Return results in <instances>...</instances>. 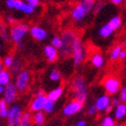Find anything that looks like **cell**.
<instances>
[{
  "instance_id": "obj_30",
  "label": "cell",
  "mask_w": 126,
  "mask_h": 126,
  "mask_svg": "<svg viewBox=\"0 0 126 126\" xmlns=\"http://www.w3.org/2000/svg\"><path fill=\"white\" fill-rule=\"evenodd\" d=\"M55 110H56V102L47 99V101L45 105V108H44V112L46 114H51L55 112Z\"/></svg>"
},
{
  "instance_id": "obj_39",
  "label": "cell",
  "mask_w": 126,
  "mask_h": 126,
  "mask_svg": "<svg viewBox=\"0 0 126 126\" xmlns=\"http://www.w3.org/2000/svg\"><path fill=\"white\" fill-rule=\"evenodd\" d=\"M126 59V49L125 48H123L122 50H121V52H120V55H119V60H125Z\"/></svg>"
},
{
  "instance_id": "obj_19",
  "label": "cell",
  "mask_w": 126,
  "mask_h": 126,
  "mask_svg": "<svg viewBox=\"0 0 126 126\" xmlns=\"http://www.w3.org/2000/svg\"><path fill=\"white\" fill-rule=\"evenodd\" d=\"M113 33H114V29L108 23L100 26V28L98 30V35L102 38H109L112 36Z\"/></svg>"
},
{
  "instance_id": "obj_28",
  "label": "cell",
  "mask_w": 126,
  "mask_h": 126,
  "mask_svg": "<svg viewBox=\"0 0 126 126\" xmlns=\"http://www.w3.org/2000/svg\"><path fill=\"white\" fill-rule=\"evenodd\" d=\"M48 78L51 82H60L62 80V73L59 69H52L50 72H49V75H48Z\"/></svg>"
},
{
  "instance_id": "obj_48",
  "label": "cell",
  "mask_w": 126,
  "mask_h": 126,
  "mask_svg": "<svg viewBox=\"0 0 126 126\" xmlns=\"http://www.w3.org/2000/svg\"><path fill=\"white\" fill-rule=\"evenodd\" d=\"M109 1H110V0H109Z\"/></svg>"
},
{
  "instance_id": "obj_44",
  "label": "cell",
  "mask_w": 126,
  "mask_h": 126,
  "mask_svg": "<svg viewBox=\"0 0 126 126\" xmlns=\"http://www.w3.org/2000/svg\"><path fill=\"white\" fill-rule=\"evenodd\" d=\"M122 47H123V48H125V49H126V36H125V38L123 39V43H122Z\"/></svg>"
},
{
  "instance_id": "obj_42",
  "label": "cell",
  "mask_w": 126,
  "mask_h": 126,
  "mask_svg": "<svg viewBox=\"0 0 126 126\" xmlns=\"http://www.w3.org/2000/svg\"><path fill=\"white\" fill-rule=\"evenodd\" d=\"M4 91H5V87L2 86V85H0V95H3Z\"/></svg>"
},
{
  "instance_id": "obj_35",
  "label": "cell",
  "mask_w": 126,
  "mask_h": 126,
  "mask_svg": "<svg viewBox=\"0 0 126 126\" xmlns=\"http://www.w3.org/2000/svg\"><path fill=\"white\" fill-rule=\"evenodd\" d=\"M24 1L28 4H30L31 6H33V7H38L40 5V0H24Z\"/></svg>"
},
{
  "instance_id": "obj_5",
  "label": "cell",
  "mask_w": 126,
  "mask_h": 126,
  "mask_svg": "<svg viewBox=\"0 0 126 126\" xmlns=\"http://www.w3.org/2000/svg\"><path fill=\"white\" fill-rule=\"evenodd\" d=\"M86 58H87V48L84 46L81 38L78 36L74 43V47H73V50H72V60L74 67L79 68L81 65H83V63L86 61Z\"/></svg>"
},
{
  "instance_id": "obj_9",
  "label": "cell",
  "mask_w": 126,
  "mask_h": 126,
  "mask_svg": "<svg viewBox=\"0 0 126 126\" xmlns=\"http://www.w3.org/2000/svg\"><path fill=\"white\" fill-rule=\"evenodd\" d=\"M47 101V96L45 94L43 90H38L34 93L33 99L30 101L29 104V110L31 112H38V111H44L45 105Z\"/></svg>"
},
{
  "instance_id": "obj_45",
  "label": "cell",
  "mask_w": 126,
  "mask_h": 126,
  "mask_svg": "<svg viewBox=\"0 0 126 126\" xmlns=\"http://www.w3.org/2000/svg\"><path fill=\"white\" fill-rule=\"evenodd\" d=\"M1 51H2V43L0 41V54H1Z\"/></svg>"
},
{
  "instance_id": "obj_32",
  "label": "cell",
  "mask_w": 126,
  "mask_h": 126,
  "mask_svg": "<svg viewBox=\"0 0 126 126\" xmlns=\"http://www.w3.org/2000/svg\"><path fill=\"white\" fill-rule=\"evenodd\" d=\"M50 45L52 47H55L56 48L60 49L62 47V38L61 35H54L50 39Z\"/></svg>"
},
{
  "instance_id": "obj_36",
  "label": "cell",
  "mask_w": 126,
  "mask_h": 126,
  "mask_svg": "<svg viewBox=\"0 0 126 126\" xmlns=\"http://www.w3.org/2000/svg\"><path fill=\"white\" fill-rule=\"evenodd\" d=\"M102 7H104V2H102V1L96 2V3H95V8H94V11H95L96 13L99 12V10H101Z\"/></svg>"
},
{
  "instance_id": "obj_22",
  "label": "cell",
  "mask_w": 126,
  "mask_h": 126,
  "mask_svg": "<svg viewBox=\"0 0 126 126\" xmlns=\"http://www.w3.org/2000/svg\"><path fill=\"white\" fill-rule=\"evenodd\" d=\"M11 73L7 69H4L1 73H0V85L2 86H7L9 83H11Z\"/></svg>"
},
{
  "instance_id": "obj_15",
  "label": "cell",
  "mask_w": 126,
  "mask_h": 126,
  "mask_svg": "<svg viewBox=\"0 0 126 126\" xmlns=\"http://www.w3.org/2000/svg\"><path fill=\"white\" fill-rule=\"evenodd\" d=\"M44 55H45L47 61L48 63H50V64H52V63L57 62V60L59 59L60 52H59V49L58 48H56L55 47H52L49 44V45H47L44 47Z\"/></svg>"
},
{
  "instance_id": "obj_16",
  "label": "cell",
  "mask_w": 126,
  "mask_h": 126,
  "mask_svg": "<svg viewBox=\"0 0 126 126\" xmlns=\"http://www.w3.org/2000/svg\"><path fill=\"white\" fill-rule=\"evenodd\" d=\"M90 63L91 65L96 68V69H101L105 65V58L102 52L100 51H93L90 56Z\"/></svg>"
},
{
  "instance_id": "obj_4",
  "label": "cell",
  "mask_w": 126,
  "mask_h": 126,
  "mask_svg": "<svg viewBox=\"0 0 126 126\" xmlns=\"http://www.w3.org/2000/svg\"><path fill=\"white\" fill-rule=\"evenodd\" d=\"M77 37H78L77 33L72 29L65 30L64 32L62 33V35H61L62 47L59 49L60 56L62 58H68V57L72 56L73 47H74V43Z\"/></svg>"
},
{
  "instance_id": "obj_38",
  "label": "cell",
  "mask_w": 126,
  "mask_h": 126,
  "mask_svg": "<svg viewBox=\"0 0 126 126\" xmlns=\"http://www.w3.org/2000/svg\"><path fill=\"white\" fill-rule=\"evenodd\" d=\"M120 103H121V100H120L119 97H115V98L112 99V106L113 107H116L117 105H119Z\"/></svg>"
},
{
  "instance_id": "obj_46",
  "label": "cell",
  "mask_w": 126,
  "mask_h": 126,
  "mask_svg": "<svg viewBox=\"0 0 126 126\" xmlns=\"http://www.w3.org/2000/svg\"><path fill=\"white\" fill-rule=\"evenodd\" d=\"M115 126H120V125H118V124H116V125H115Z\"/></svg>"
},
{
  "instance_id": "obj_31",
  "label": "cell",
  "mask_w": 126,
  "mask_h": 126,
  "mask_svg": "<svg viewBox=\"0 0 126 126\" xmlns=\"http://www.w3.org/2000/svg\"><path fill=\"white\" fill-rule=\"evenodd\" d=\"M3 65H4V68L5 69H10L13 64H14V62H15V58L12 56V55H7L3 58Z\"/></svg>"
},
{
  "instance_id": "obj_7",
  "label": "cell",
  "mask_w": 126,
  "mask_h": 126,
  "mask_svg": "<svg viewBox=\"0 0 126 126\" xmlns=\"http://www.w3.org/2000/svg\"><path fill=\"white\" fill-rule=\"evenodd\" d=\"M102 84L106 94H108L110 96H114L118 94L122 87L120 79L115 76H108L106 78H104Z\"/></svg>"
},
{
  "instance_id": "obj_3",
  "label": "cell",
  "mask_w": 126,
  "mask_h": 126,
  "mask_svg": "<svg viewBox=\"0 0 126 126\" xmlns=\"http://www.w3.org/2000/svg\"><path fill=\"white\" fill-rule=\"evenodd\" d=\"M9 33L10 40H12L18 48H22L24 47L23 39L25 38L27 33H29V27L24 22H18L9 28Z\"/></svg>"
},
{
  "instance_id": "obj_18",
  "label": "cell",
  "mask_w": 126,
  "mask_h": 126,
  "mask_svg": "<svg viewBox=\"0 0 126 126\" xmlns=\"http://www.w3.org/2000/svg\"><path fill=\"white\" fill-rule=\"evenodd\" d=\"M113 114H114V118L116 120L121 121V120L125 119L126 118V104L121 102L116 107H114Z\"/></svg>"
},
{
  "instance_id": "obj_25",
  "label": "cell",
  "mask_w": 126,
  "mask_h": 126,
  "mask_svg": "<svg viewBox=\"0 0 126 126\" xmlns=\"http://www.w3.org/2000/svg\"><path fill=\"white\" fill-rule=\"evenodd\" d=\"M0 38H1L3 41H9L10 40L9 28H7V26L4 22H0Z\"/></svg>"
},
{
  "instance_id": "obj_27",
  "label": "cell",
  "mask_w": 126,
  "mask_h": 126,
  "mask_svg": "<svg viewBox=\"0 0 126 126\" xmlns=\"http://www.w3.org/2000/svg\"><path fill=\"white\" fill-rule=\"evenodd\" d=\"M8 111H9V107L8 104L5 102L4 99L0 100V118H6L8 115Z\"/></svg>"
},
{
  "instance_id": "obj_8",
  "label": "cell",
  "mask_w": 126,
  "mask_h": 126,
  "mask_svg": "<svg viewBox=\"0 0 126 126\" xmlns=\"http://www.w3.org/2000/svg\"><path fill=\"white\" fill-rule=\"evenodd\" d=\"M5 4L9 9L17 10L26 15H31L35 11V7L26 3L24 0H6Z\"/></svg>"
},
{
  "instance_id": "obj_29",
  "label": "cell",
  "mask_w": 126,
  "mask_h": 126,
  "mask_svg": "<svg viewBox=\"0 0 126 126\" xmlns=\"http://www.w3.org/2000/svg\"><path fill=\"white\" fill-rule=\"evenodd\" d=\"M116 122H115V118L112 117L111 115L107 114L106 116H104L103 119L101 120V125L100 126H115Z\"/></svg>"
},
{
  "instance_id": "obj_20",
  "label": "cell",
  "mask_w": 126,
  "mask_h": 126,
  "mask_svg": "<svg viewBox=\"0 0 126 126\" xmlns=\"http://www.w3.org/2000/svg\"><path fill=\"white\" fill-rule=\"evenodd\" d=\"M32 123L35 126H44L46 123V113L44 111L34 112L32 115Z\"/></svg>"
},
{
  "instance_id": "obj_37",
  "label": "cell",
  "mask_w": 126,
  "mask_h": 126,
  "mask_svg": "<svg viewBox=\"0 0 126 126\" xmlns=\"http://www.w3.org/2000/svg\"><path fill=\"white\" fill-rule=\"evenodd\" d=\"M6 21H7L8 23H10V24H15L16 20H15V18H14L13 16H11V15H7V16H6Z\"/></svg>"
},
{
  "instance_id": "obj_1",
  "label": "cell",
  "mask_w": 126,
  "mask_h": 126,
  "mask_svg": "<svg viewBox=\"0 0 126 126\" xmlns=\"http://www.w3.org/2000/svg\"><path fill=\"white\" fill-rule=\"evenodd\" d=\"M71 92L75 100L85 103L88 98V84L85 77L82 75H76L71 81Z\"/></svg>"
},
{
  "instance_id": "obj_47",
  "label": "cell",
  "mask_w": 126,
  "mask_h": 126,
  "mask_svg": "<svg viewBox=\"0 0 126 126\" xmlns=\"http://www.w3.org/2000/svg\"><path fill=\"white\" fill-rule=\"evenodd\" d=\"M0 126H1V122H0Z\"/></svg>"
},
{
  "instance_id": "obj_13",
  "label": "cell",
  "mask_w": 126,
  "mask_h": 126,
  "mask_svg": "<svg viewBox=\"0 0 126 126\" xmlns=\"http://www.w3.org/2000/svg\"><path fill=\"white\" fill-rule=\"evenodd\" d=\"M18 93L19 92L16 89L14 82H11V83H9L7 86H5V91H4L2 99H4L8 105H12V104H14V102L16 101V99L18 97Z\"/></svg>"
},
{
  "instance_id": "obj_24",
  "label": "cell",
  "mask_w": 126,
  "mask_h": 126,
  "mask_svg": "<svg viewBox=\"0 0 126 126\" xmlns=\"http://www.w3.org/2000/svg\"><path fill=\"white\" fill-rule=\"evenodd\" d=\"M122 23H123V20H122L121 16H119V15H115V16L111 17L110 20L108 21V24L114 29V31L118 30L122 26Z\"/></svg>"
},
{
  "instance_id": "obj_26",
  "label": "cell",
  "mask_w": 126,
  "mask_h": 126,
  "mask_svg": "<svg viewBox=\"0 0 126 126\" xmlns=\"http://www.w3.org/2000/svg\"><path fill=\"white\" fill-rule=\"evenodd\" d=\"M9 70H10V73H11L12 76H16L18 73L22 70V62L20 61V60L15 59V62H14L13 66L10 68Z\"/></svg>"
},
{
  "instance_id": "obj_14",
  "label": "cell",
  "mask_w": 126,
  "mask_h": 126,
  "mask_svg": "<svg viewBox=\"0 0 126 126\" xmlns=\"http://www.w3.org/2000/svg\"><path fill=\"white\" fill-rule=\"evenodd\" d=\"M29 34L37 41H45L48 38V31L39 25H32L29 27Z\"/></svg>"
},
{
  "instance_id": "obj_40",
  "label": "cell",
  "mask_w": 126,
  "mask_h": 126,
  "mask_svg": "<svg viewBox=\"0 0 126 126\" xmlns=\"http://www.w3.org/2000/svg\"><path fill=\"white\" fill-rule=\"evenodd\" d=\"M110 2H111L112 4H114V5L118 6V5H121V4L124 2V0H110Z\"/></svg>"
},
{
  "instance_id": "obj_23",
  "label": "cell",
  "mask_w": 126,
  "mask_h": 126,
  "mask_svg": "<svg viewBox=\"0 0 126 126\" xmlns=\"http://www.w3.org/2000/svg\"><path fill=\"white\" fill-rule=\"evenodd\" d=\"M31 124H32V115H31L30 111L23 112L22 117L17 126H31Z\"/></svg>"
},
{
  "instance_id": "obj_33",
  "label": "cell",
  "mask_w": 126,
  "mask_h": 126,
  "mask_svg": "<svg viewBox=\"0 0 126 126\" xmlns=\"http://www.w3.org/2000/svg\"><path fill=\"white\" fill-rule=\"evenodd\" d=\"M118 94H119V98H120L121 102L124 103V104H126V84H125L124 86L121 87V89H120V91H119Z\"/></svg>"
},
{
  "instance_id": "obj_10",
  "label": "cell",
  "mask_w": 126,
  "mask_h": 126,
  "mask_svg": "<svg viewBox=\"0 0 126 126\" xmlns=\"http://www.w3.org/2000/svg\"><path fill=\"white\" fill-rule=\"evenodd\" d=\"M23 110L21 106L18 104H12L10 105L8 115H7V126H17L20 119L22 117Z\"/></svg>"
},
{
  "instance_id": "obj_21",
  "label": "cell",
  "mask_w": 126,
  "mask_h": 126,
  "mask_svg": "<svg viewBox=\"0 0 126 126\" xmlns=\"http://www.w3.org/2000/svg\"><path fill=\"white\" fill-rule=\"evenodd\" d=\"M123 49V47L122 45H119V44H116L110 50L109 52V59L112 61V62H116L117 60H119V55L121 50Z\"/></svg>"
},
{
  "instance_id": "obj_12",
  "label": "cell",
  "mask_w": 126,
  "mask_h": 126,
  "mask_svg": "<svg viewBox=\"0 0 126 126\" xmlns=\"http://www.w3.org/2000/svg\"><path fill=\"white\" fill-rule=\"evenodd\" d=\"M84 107V104L81 103L78 100L73 99L72 101L68 102L64 107H63L62 113L65 117H71V116H74L77 113H79L80 111H82Z\"/></svg>"
},
{
  "instance_id": "obj_43",
  "label": "cell",
  "mask_w": 126,
  "mask_h": 126,
  "mask_svg": "<svg viewBox=\"0 0 126 126\" xmlns=\"http://www.w3.org/2000/svg\"><path fill=\"white\" fill-rule=\"evenodd\" d=\"M4 69H5V68H4V65H3V62H2L1 60H0V73H1Z\"/></svg>"
},
{
  "instance_id": "obj_34",
  "label": "cell",
  "mask_w": 126,
  "mask_h": 126,
  "mask_svg": "<svg viewBox=\"0 0 126 126\" xmlns=\"http://www.w3.org/2000/svg\"><path fill=\"white\" fill-rule=\"evenodd\" d=\"M86 113H87V115L88 116H90V117H93V116H95V115L98 113V111H97V108L95 107V105H90V106L87 108V111H86Z\"/></svg>"
},
{
  "instance_id": "obj_11",
  "label": "cell",
  "mask_w": 126,
  "mask_h": 126,
  "mask_svg": "<svg viewBox=\"0 0 126 126\" xmlns=\"http://www.w3.org/2000/svg\"><path fill=\"white\" fill-rule=\"evenodd\" d=\"M94 105H95L99 113H110L114 109V107L112 106V99L108 94H102V95L98 96Z\"/></svg>"
},
{
  "instance_id": "obj_6",
  "label": "cell",
  "mask_w": 126,
  "mask_h": 126,
  "mask_svg": "<svg viewBox=\"0 0 126 126\" xmlns=\"http://www.w3.org/2000/svg\"><path fill=\"white\" fill-rule=\"evenodd\" d=\"M31 81V73L27 69H22L18 74L15 76L14 84L16 86V89L19 93H24L28 87Z\"/></svg>"
},
{
  "instance_id": "obj_2",
  "label": "cell",
  "mask_w": 126,
  "mask_h": 126,
  "mask_svg": "<svg viewBox=\"0 0 126 126\" xmlns=\"http://www.w3.org/2000/svg\"><path fill=\"white\" fill-rule=\"evenodd\" d=\"M95 0H82L78 2L71 11V17L75 22H82L95 8Z\"/></svg>"
},
{
  "instance_id": "obj_41",
  "label": "cell",
  "mask_w": 126,
  "mask_h": 126,
  "mask_svg": "<svg viewBox=\"0 0 126 126\" xmlns=\"http://www.w3.org/2000/svg\"><path fill=\"white\" fill-rule=\"evenodd\" d=\"M75 126H87V123H86V121L85 120H79L77 123H76V125Z\"/></svg>"
},
{
  "instance_id": "obj_17",
  "label": "cell",
  "mask_w": 126,
  "mask_h": 126,
  "mask_svg": "<svg viewBox=\"0 0 126 126\" xmlns=\"http://www.w3.org/2000/svg\"><path fill=\"white\" fill-rule=\"evenodd\" d=\"M64 92H65L64 87H62V86L56 87L55 89H52L51 91H49V92L47 94V99L50 100V101L57 102L58 100H60V99L62 98L63 95H64Z\"/></svg>"
}]
</instances>
